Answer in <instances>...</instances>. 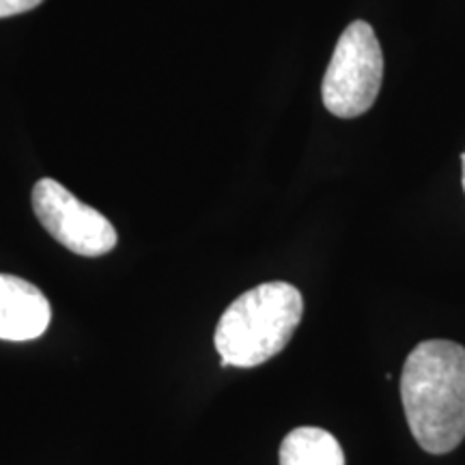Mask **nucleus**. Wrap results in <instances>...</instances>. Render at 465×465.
<instances>
[{
    "label": "nucleus",
    "mask_w": 465,
    "mask_h": 465,
    "mask_svg": "<svg viewBox=\"0 0 465 465\" xmlns=\"http://www.w3.org/2000/svg\"><path fill=\"white\" fill-rule=\"evenodd\" d=\"M461 164H463V173H461V183H463V190H465V151L461 153Z\"/></svg>",
    "instance_id": "8"
},
{
    "label": "nucleus",
    "mask_w": 465,
    "mask_h": 465,
    "mask_svg": "<svg viewBox=\"0 0 465 465\" xmlns=\"http://www.w3.org/2000/svg\"><path fill=\"white\" fill-rule=\"evenodd\" d=\"M383 80V52L373 26L351 22L336 42L332 61L325 69L323 106L339 119H356L369 113Z\"/></svg>",
    "instance_id": "3"
},
{
    "label": "nucleus",
    "mask_w": 465,
    "mask_h": 465,
    "mask_svg": "<svg viewBox=\"0 0 465 465\" xmlns=\"http://www.w3.org/2000/svg\"><path fill=\"white\" fill-rule=\"evenodd\" d=\"M44 0H0V17H11L26 14L35 7H39Z\"/></svg>",
    "instance_id": "7"
},
{
    "label": "nucleus",
    "mask_w": 465,
    "mask_h": 465,
    "mask_svg": "<svg viewBox=\"0 0 465 465\" xmlns=\"http://www.w3.org/2000/svg\"><path fill=\"white\" fill-rule=\"evenodd\" d=\"M52 319L50 302L33 282L0 274V341L39 339Z\"/></svg>",
    "instance_id": "5"
},
{
    "label": "nucleus",
    "mask_w": 465,
    "mask_h": 465,
    "mask_svg": "<svg viewBox=\"0 0 465 465\" xmlns=\"http://www.w3.org/2000/svg\"><path fill=\"white\" fill-rule=\"evenodd\" d=\"M302 315L304 300L289 282H263L242 293L220 317L213 336L223 366L252 369L278 356Z\"/></svg>",
    "instance_id": "2"
},
{
    "label": "nucleus",
    "mask_w": 465,
    "mask_h": 465,
    "mask_svg": "<svg viewBox=\"0 0 465 465\" xmlns=\"http://www.w3.org/2000/svg\"><path fill=\"white\" fill-rule=\"evenodd\" d=\"M281 465H345L339 440L319 427H298L282 440Z\"/></svg>",
    "instance_id": "6"
},
{
    "label": "nucleus",
    "mask_w": 465,
    "mask_h": 465,
    "mask_svg": "<svg viewBox=\"0 0 465 465\" xmlns=\"http://www.w3.org/2000/svg\"><path fill=\"white\" fill-rule=\"evenodd\" d=\"M33 212L61 246L80 257H102L116 246V231L110 220L75 199L54 179L45 177L35 183Z\"/></svg>",
    "instance_id": "4"
},
{
    "label": "nucleus",
    "mask_w": 465,
    "mask_h": 465,
    "mask_svg": "<svg viewBox=\"0 0 465 465\" xmlns=\"http://www.w3.org/2000/svg\"><path fill=\"white\" fill-rule=\"evenodd\" d=\"M401 401L410 431L429 455H446L465 440V347L424 341L401 373Z\"/></svg>",
    "instance_id": "1"
}]
</instances>
